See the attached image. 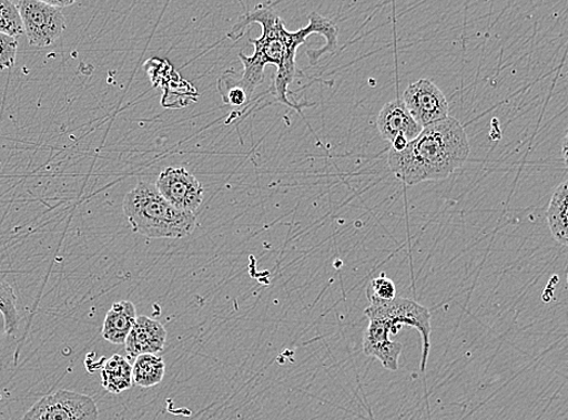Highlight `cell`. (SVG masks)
<instances>
[{
	"label": "cell",
	"mask_w": 568,
	"mask_h": 420,
	"mask_svg": "<svg viewBox=\"0 0 568 420\" xmlns=\"http://www.w3.org/2000/svg\"><path fill=\"white\" fill-rule=\"evenodd\" d=\"M260 23L262 34L260 38L248 37V42L255 47L253 57H245L243 52L240 59L243 63L244 73L227 71L219 79V93L232 88L241 89L250 101L256 88L262 83L264 68L268 64L277 69L272 85L274 98L286 104L287 107L296 110L300 114L301 104L288 99V85L295 81L297 73L296 54L302 44L312 34H321L326 39L324 48L308 50L307 55L312 64H315L325 54H333L338 48L337 24L318 12H312L310 24L297 32H288L285 23L276 14L272 4H260L253 11H247L237 20L229 37L233 41L242 38L250 24Z\"/></svg>",
	"instance_id": "obj_1"
},
{
	"label": "cell",
	"mask_w": 568,
	"mask_h": 420,
	"mask_svg": "<svg viewBox=\"0 0 568 420\" xmlns=\"http://www.w3.org/2000/svg\"><path fill=\"white\" fill-rule=\"evenodd\" d=\"M470 146L466 130L453 116L422 129L402 152L390 150L388 165L407 186L440 181L453 175L468 161Z\"/></svg>",
	"instance_id": "obj_2"
},
{
	"label": "cell",
	"mask_w": 568,
	"mask_h": 420,
	"mask_svg": "<svg viewBox=\"0 0 568 420\" xmlns=\"http://www.w3.org/2000/svg\"><path fill=\"white\" fill-rule=\"evenodd\" d=\"M123 212L132 232L149 239L186 238L196 226L195 214L169 204L150 182L140 181L125 195Z\"/></svg>",
	"instance_id": "obj_3"
},
{
	"label": "cell",
	"mask_w": 568,
	"mask_h": 420,
	"mask_svg": "<svg viewBox=\"0 0 568 420\" xmlns=\"http://www.w3.org/2000/svg\"><path fill=\"white\" fill-rule=\"evenodd\" d=\"M369 306L365 309L368 319H378L385 322L392 335L402 330L403 326L415 327L423 339V352L420 371H426L430 350V311L427 307L417 304L416 300L395 297L392 300H382L367 296Z\"/></svg>",
	"instance_id": "obj_4"
},
{
	"label": "cell",
	"mask_w": 568,
	"mask_h": 420,
	"mask_svg": "<svg viewBox=\"0 0 568 420\" xmlns=\"http://www.w3.org/2000/svg\"><path fill=\"white\" fill-rule=\"evenodd\" d=\"M94 399L71 390H58L37 401L21 420H98Z\"/></svg>",
	"instance_id": "obj_5"
},
{
	"label": "cell",
	"mask_w": 568,
	"mask_h": 420,
	"mask_svg": "<svg viewBox=\"0 0 568 420\" xmlns=\"http://www.w3.org/2000/svg\"><path fill=\"white\" fill-rule=\"evenodd\" d=\"M29 43L42 49L54 44L65 30L62 10L41 0H23L17 3Z\"/></svg>",
	"instance_id": "obj_6"
},
{
	"label": "cell",
	"mask_w": 568,
	"mask_h": 420,
	"mask_svg": "<svg viewBox=\"0 0 568 420\" xmlns=\"http://www.w3.org/2000/svg\"><path fill=\"white\" fill-rule=\"evenodd\" d=\"M402 100L409 115L422 129L448 116V102L438 85L429 79H419L418 82L409 84Z\"/></svg>",
	"instance_id": "obj_7"
},
{
	"label": "cell",
	"mask_w": 568,
	"mask_h": 420,
	"mask_svg": "<svg viewBox=\"0 0 568 420\" xmlns=\"http://www.w3.org/2000/svg\"><path fill=\"white\" fill-rule=\"evenodd\" d=\"M155 187L163 198L181 212L195 213L204 198V187L184 167H168L158 177Z\"/></svg>",
	"instance_id": "obj_8"
},
{
	"label": "cell",
	"mask_w": 568,
	"mask_h": 420,
	"mask_svg": "<svg viewBox=\"0 0 568 420\" xmlns=\"http://www.w3.org/2000/svg\"><path fill=\"white\" fill-rule=\"evenodd\" d=\"M389 327L378 319H368L367 330L364 334V352L381 361L389 371L399 369V358L403 345L390 339Z\"/></svg>",
	"instance_id": "obj_9"
},
{
	"label": "cell",
	"mask_w": 568,
	"mask_h": 420,
	"mask_svg": "<svg viewBox=\"0 0 568 420\" xmlns=\"http://www.w3.org/2000/svg\"><path fill=\"white\" fill-rule=\"evenodd\" d=\"M166 337L165 327L160 321L149 317H138L124 344L128 356L132 359L146 354L158 356L164 350Z\"/></svg>",
	"instance_id": "obj_10"
},
{
	"label": "cell",
	"mask_w": 568,
	"mask_h": 420,
	"mask_svg": "<svg viewBox=\"0 0 568 420\" xmlns=\"http://www.w3.org/2000/svg\"><path fill=\"white\" fill-rule=\"evenodd\" d=\"M377 127L383 139L393 143L396 139L414 141L422 127L409 115L402 99L393 100L383 106L377 117Z\"/></svg>",
	"instance_id": "obj_11"
},
{
	"label": "cell",
	"mask_w": 568,
	"mask_h": 420,
	"mask_svg": "<svg viewBox=\"0 0 568 420\" xmlns=\"http://www.w3.org/2000/svg\"><path fill=\"white\" fill-rule=\"evenodd\" d=\"M136 319V307L132 301H115L108 315H105L102 326V337L112 345H124Z\"/></svg>",
	"instance_id": "obj_12"
},
{
	"label": "cell",
	"mask_w": 568,
	"mask_h": 420,
	"mask_svg": "<svg viewBox=\"0 0 568 420\" xmlns=\"http://www.w3.org/2000/svg\"><path fill=\"white\" fill-rule=\"evenodd\" d=\"M101 383L105 391L111 393H122L129 390L132 382V366L129 360L122 356H113L102 366Z\"/></svg>",
	"instance_id": "obj_13"
},
{
	"label": "cell",
	"mask_w": 568,
	"mask_h": 420,
	"mask_svg": "<svg viewBox=\"0 0 568 420\" xmlns=\"http://www.w3.org/2000/svg\"><path fill=\"white\" fill-rule=\"evenodd\" d=\"M567 198L568 185L567 181H564L561 185L555 189L547 213L548 226L552 238L564 246L568 244Z\"/></svg>",
	"instance_id": "obj_14"
},
{
	"label": "cell",
	"mask_w": 568,
	"mask_h": 420,
	"mask_svg": "<svg viewBox=\"0 0 568 420\" xmlns=\"http://www.w3.org/2000/svg\"><path fill=\"white\" fill-rule=\"evenodd\" d=\"M165 362L163 358L146 354L132 365V382L141 388H153L163 382Z\"/></svg>",
	"instance_id": "obj_15"
},
{
	"label": "cell",
	"mask_w": 568,
	"mask_h": 420,
	"mask_svg": "<svg viewBox=\"0 0 568 420\" xmlns=\"http://www.w3.org/2000/svg\"><path fill=\"white\" fill-rule=\"evenodd\" d=\"M18 297L12 287L0 280V313L3 315L7 335H14L19 328L20 317Z\"/></svg>",
	"instance_id": "obj_16"
},
{
	"label": "cell",
	"mask_w": 568,
	"mask_h": 420,
	"mask_svg": "<svg viewBox=\"0 0 568 420\" xmlns=\"http://www.w3.org/2000/svg\"><path fill=\"white\" fill-rule=\"evenodd\" d=\"M0 33L17 39L24 33L18 6L10 0H0Z\"/></svg>",
	"instance_id": "obj_17"
},
{
	"label": "cell",
	"mask_w": 568,
	"mask_h": 420,
	"mask_svg": "<svg viewBox=\"0 0 568 420\" xmlns=\"http://www.w3.org/2000/svg\"><path fill=\"white\" fill-rule=\"evenodd\" d=\"M18 47L17 38L0 33V71L10 70L16 64Z\"/></svg>",
	"instance_id": "obj_18"
},
{
	"label": "cell",
	"mask_w": 568,
	"mask_h": 420,
	"mask_svg": "<svg viewBox=\"0 0 568 420\" xmlns=\"http://www.w3.org/2000/svg\"><path fill=\"white\" fill-rule=\"evenodd\" d=\"M395 294L394 283L385 277V275L369 283L366 291L367 296H373L382 300H392L395 298Z\"/></svg>",
	"instance_id": "obj_19"
},
{
	"label": "cell",
	"mask_w": 568,
	"mask_h": 420,
	"mask_svg": "<svg viewBox=\"0 0 568 420\" xmlns=\"http://www.w3.org/2000/svg\"><path fill=\"white\" fill-rule=\"evenodd\" d=\"M47 4H49L50 7H54V8H58V9H61L62 8H65V7H71L74 4L73 0H71V2H45Z\"/></svg>",
	"instance_id": "obj_20"
},
{
	"label": "cell",
	"mask_w": 568,
	"mask_h": 420,
	"mask_svg": "<svg viewBox=\"0 0 568 420\" xmlns=\"http://www.w3.org/2000/svg\"><path fill=\"white\" fill-rule=\"evenodd\" d=\"M562 157L565 164H567V136H565L562 140Z\"/></svg>",
	"instance_id": "obj_21"
}]
</instances>
